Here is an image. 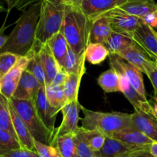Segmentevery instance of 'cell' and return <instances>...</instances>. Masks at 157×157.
Here are the masks:
<instances>
[{
    "label": "cell",
    "instance_id": "1",
    "mask_svg": "<svg viewBox=\"0 0 157 157\" xmlns=\"http://www.w3.org/2000/svg\"><path fill=\"white\" fill-rule=\"evenodd\" d=\"M41 6V1H40L23 11L0 53L10 52L24 57L35 48Z\"/></svg>",
    "mask_w": 157,
    "mask_h": 157
},
{
    "label": "cell",
    "instance_id": "2",
    "mask_svg": "<svg viewBox=\"0 0 157 157\" xmlns=\"http://www.w3.org/2000/svg\"><path fill=\"white\" fill-rule=\"evenodd\" d=\"M91 20L78 6H67L60 32L65 38L69 48L81 57L90 44Z\"/></svg>",
    "mask_w": 157,
    "mask_h": 157
},
{
    "label": "cell",
    "instance_id": "3",
    "mask_svg": "<svg viewBox=\"0 0 157 157\" xmlns=\"http://www.w3.org/2000/svg\"><path fill=\"white\" fill-rule=\"evenodd\" d=\"M66 6L60 0H41L35 45L38 51L54 35L60 32L64 21Z\"/></svg>",
    "mask_w": 157,
    "mask_h": 157
},
{
    "label": "cell",
    "instance_id": "4",
    "mask_svg": "<svg viewBox=\"0 0 157 157\" xmlns=\"http://www.w3.org/2000/svg\"><path fill=\"white\" fill-rule=\"evenodd\" d=\"M84 118L81 120V127L87 130H98L106 136L111 137L114 133L124 129L133 127L131 114L121 112L94 111L81 107Z\"/></svg>",
    "mask_w": 157,
    "mask_h": 157
},
{
    "label": "cell",
    "instance_id": "5",
    "mask_svg": "<svg viewBox=\"0 0 157 157\" xmlns=\"http://www.w3.org/2000/svg\"><path fill=\"white\" fill-rule=\"evenodd\" d=\"M10 102L23 122L25 124L34 140L51 145L54 135L45 127L35 108L34 101L31 100H17L11 98Z\"/></svg>",
    "mask_w": 157,
    "mask_h": 157
},
{
    "label": "cell",
    "instance_id": "6",
    "mask_svg": "<svg viewBox=\"0 0 157 157\" xmlns=\"http://www.w3.org/2000/svg\"><path fill=\"white\" fill-rule=\"evenodd\" d=\"M109 59L112 68L114 69L117 73L123 74L124 76H126L130 84L143 97L147 98L142 72L137 67L117 55H110Z\"/></svg>",
    "mask_w": 157,
    "mask_h": 157
},
{
    "label": "cell",
    "instance_id": "7",
    "mask_svg": "<svg viewBox=\"0 0 157 157\" xmlns=\"http://www.w3.org/2000/svg\"><path fill=\"white\" fill-rule=\"evenodd\" d=\"M82 106L80 104L79 101L76 100L75 101L66 104L61 108V113L63 115L62 122L61 125L56 129L53 140L50 146L53 147L57 138L69 133H75L78 130V121L80 117L79 113L81 110Z\"/></svg>",
    "mask_w": 157,
    "mask_h": 157
},
{
    "label": "cell",
    "instance_id": "8",
    "mask_svg": "<svg viewBox=\"0 0 157 157\" xmlns=\"http://www.w3.org/2000/svg\"><path fill=\"white\" fill-rule=\"evenodd\" d=\"M104 15L110 21L113 32L130 37L143 21L142 18L130 15L119 8L112 9Z\"/></svg>",
    "mask_w": 157,
    "mask_h": 157
},
{
    "label": "cell",
    "instance_id": "9",
    "mask_svg": "<svg viewBox=\"0 0 157 157\" xmlns=\"http://www.w3.org/2000/svg\"><path fill=\"white\" fill-rule=\"evenodd\" d=\"M29 61L30 57L29 55L21 56L16 64L0 80V92L8 100H10L13 96L21 75L26 70Z\"/></svg>",
    "mask_w": 157,
    "mask_h": 157
},
{
    "label": "cell",
    "instance_id": "10",
    "mask_svg": "<svg viewBox=\"0 0 157 157\" xmlns=\"http://www.w3.org/2000/svg\"><path fill=\"white\" fill-rule=\"evenodd\" d=\"M132 38L155 61L157 60L156 31L144 21L130 35Z\"/></svg>",
    "mask_w": 157,
    "mask_h": 157
},
{
    "label": "cell",
    "instance_id": "11",
    "mask_svg": "<svg viewBox=\"0 0 157 157\" xmlns=\"http://www.w3.org/2000/svg\"><path fill=\"white\" fill-rule=\"evenodd\" d=\"M35 108L38 112V116L41 119L45 127L50 130L52 134L55 135V124L56 121L57 114L59 110L55 107H52L46 98L45 87L41 86L38 90L37 96L34 101Z\"/></svg>",
    "mask_w": 157,
    "mask_h": 157
},
{
    "label": "cell",
    "instance_id": "12",
    "mask_svg": "<svg viewBox=\"0 0 157 157\" xmlns=\"http://www.w3.org/2000/svg\"><path fill=\"white\" fill-rule=\"evenodd\" d=\"M127 1L128 0H81L78 6L92 21L109 11L120 7Z\"/></svg>",
    "mask_w": 157,
    "mask_h": 157
},
{
    "label": "cell",
    "instance_id": "13",
    "mask_svg": "<svg viewBox=\"0 0 157 157\" xmlns=\"http://www.w3.org/2000/svg\"><path fill=\"white\" fill-rule=\"evenodd\" d=\"M150 146L130 145L114 138L106 136L104 146L100 151L97 152V157H124L138 150H150Z\"/></svg>",
    "mask_w": 157,
    "mask_h": 157
},
{
    "label": "cell",
    "instance_id": "14",
    "mask_svg": "<svg viewBox=\"0 0 157 157\" xmlns=\"http://www.w3.org/2000/svg\"><path fill=\"white\" fill-rule=\"evenodd\" d=\"M120 77V87L121 92H122L127 100L134 108L135 111L148 112V113H154L152 105L150 101L144 97H143L133 86L129 82L128 79L123 74L118 73Z\"/></svg>",
    "mask_w": 157,
    "mask_h": 157
},
{
    "label": "cell",
    "instance_id": "15",
    "mask_svg": "<svg viewBox=\"0 0 157 157\" xmlns=\"http://www.w3.org/2000/svg\"><path fill=\"white\" fill-rule=\"evenodd\" d=\"M131 119L134 128L157 142V117L154 113L137 110L132 113Z\"/></svg>",
    "mask_w": 157,
    "mask_h": 157
},
{
    "label": "cell",
    "instance_id": "16",
    "mask_svg": "<svg viewBox=\"0 0 157 157\" xmlns=\"http://www.w3.org/2000/svg\"><path fill=\"white\" fill-rule=\"evenodd\" d=\"M117 55L133 64L144 74L147 69L155 62L137 43L120 52Z\"/></svg>",
    "mask_w": 157,
    "mask_h": 157
},
{
    "label": "cell",
    "instance_id": "17",
    "mask_svg": "<svg viewBox=\"0 0 157 157\" xmlns=\"http://www.w3.org/2000/svg\"><path fill=\"white\" fill-rule=\"evenodd\" d=\"M41 87L40 83L34 78L33 75L25 70L21 75L18 87L12 98L34 101Z\"/></svg>",
    "mask_w": 157,
    "mask_h": 157
},
{
    "label": "cell",
    "instance_id": "18",
    "mask_svg": "<svg viewBox=\"0 0 157 157\" xmlns=\"http://www.w3.org/2000/svg\"><path fill=\"white\" fill-rule=\"evenodd\" d=\"M9 110H10L14 130L16 133L18 141L21 144V148L36 152L35 147V140H34L33 136H32L30 131L26 127L25 124L23 122L19 115L15 111L10 101H9Z\"/></svg>",
    "mask_w": 157,
    "mask_h": 157
},
{
    "label": "cell",
    "instance_id": "19",
    "mask_svg": "<svg viewBox=\"0 0 157 157\" xmlns=\"http://www.w3.org/2000/svg\"><path fill=\"white\" fill-rule=\"evenodd\" d=\"M86 54L84 52L82 55L79 69L75 73L68 74V78L64 84V92L66 99V104L78 100L80 85L83 76L86 72L85 67Z\"/></svg>",
    "mask_w": 157,
    "mask_h": 157
},
{
    "label": "cell",
    "instance_id": "20",
    "mask_svg": "<svg viewBox=\"0 0 157 157\" xmlns=\"http://www.w3.org/2000/svg\"><path fill=\"white\" fill-rule=\"evenodd\" d=\"M130 15L143 18L157 9V3L154 0H128L118 7Z\"/></svg>",
    "mask_w": 157,
    "mask_h": 157
},
{
    "label": "cell",
    "instance_id": "21",
    "mask_svg": "<svg viewBox=\"0 0 157 157\" xmlns=\"http://www.w3.org/2000/svg\"><path fill=\"white\" fill-rule=\"evenodd\" d=\"M112 32L113 31L108 18L104 15L98 17L91 21L90 43H101L104 44Z\"/></svg>",
    "mask_w": 157,
    "mask_h": 157
},
{
    "label": "cell",
    "instance_id": "22",
    "mask_svg": "<svg viewBox=\"0 0 157 157\" xmlns=\"http://www.w3.org/2000/svg\"><path fill=\"white\" fill-rule=\"evenodd\" d=\"M38 55L45 74L46 86L51 85L55 75L58 73L60 67L59 64L57 62L47 44H44L38 50Z\"/></svg>",
    "mask_w": 157,
    "mask_h": 157
},
{
    "label": "cell",
    "instance_id": "23",
    "mask_svg": "<svg viewBox=\"0 0 157 157\" xmlns=\"http://www.w3.org/2000/svg\"><path fill=\"white\" fill-rule=\"evenodd\" d=\"M111 137L130 145L140 146V147L150 146L153 143L151 139L134 127L124 129L121 131L114 133Z\"/></svg>",
    "mask_w": 157,
    "mask_h": 157
},
{
    "label": "cell",
    "instance_id": "24",
    "mask_svg": "<svg viewBox=\"0 0 157 157\" xmlns=\"http://www.w3.org/2000/svg\"><path fill=\"white\" fill-rule=\"evenodd\" d=\"M46 44L48 45L60 67H63L69 46L65 38L61 32L54 35Z\"/></svg>",
    "mask_w": 157,
    "mask_h": 157
},
{
    "label": "cell",
    "instance_id": "25",
    "mask_svg": "<svg viewBox=\"0 0 157 157\" xmlns=\"http://www.w3.org/2000/svg\"><path fill=\"white\" fill-rule=\"evenodd\" d=\"M136 43V41L128 35L112 32L104 43V45L107 47L110 55H117Z\"/></svg>",
    "mask_w": 157,
    "mask_h": 157
},
{
    "label": "cell",
    "instance_id": "26",
    "mask_svg": "<svg viewBox=\"0 0 157 157\" xmlns=\"http://www.w3.org/2000/svg\"><path fill=\"white\" fill-rule=\"evenodd\" d=\"M28 55L30 57V61L26 67V71L33 75L34 78L40 83L42 87H46L45 74L38 55V51L34 48L29 52V54H28Z\"/></svg>",
    "mask_w": 157,
    "mask_h": 157
},
{
    "label": "cell",
    "instance_id": "27",
    "mask_svg": "<svg viewBox=\"0 0 157 157\" xmlns=\"http://www.w3.org/2000/svg\"><path fill=\"white\" fill-rule=\"evenodd\" d=\"M100 87L107 93L121 92L120 77L113 68H110L103 72L98 79Z\"/></svg>",
    "mask_w": 157,
    "mask_h": 157
},
{
    "label": "cell",
    "instance_id": "28",
    "mask_svg": "<svg viewBox=\"0 0 157 157\" xmlns=\"http://www.w3.org/2000/svg\"><path fill=\"white\" fill-rule=\"evenodd\" d=\"M76 133H78L95 152L100 151L105 143L106 136L98 130H87L83 127H79Z\"/></svg>",
    "mask_w": 157,
    "mask_h": 157
},
{
    "label": "cell",
    "instance_id": "29",
    "mask_svg": "<svg viewBox=\"0 0 157 157\" xmlns=\"http://www.w3.org/2000/svg\"><path fill=\"white\" fill-rule=\"evenodd\" d=\"M53 147H56L61 157H78L75 133H69L57 138Z\"/></svg>",
    "mask_w": 157,
    "mask_h": 157
},
{
    "label": "cell",
    "instance_id": "30",
    "mask_svg": "<svg viewBox=\"0 0 157 157\" xmlns=\"http://www.w3.org/2000/svg\"><path fill=\"white\" fill-rule=\"evenodd\" d=\"M86 61L91 64H99L110 55V52L104 44L90 43L85 50Z\"/></svg>",
    "mask_w": 157,
    "mask_h": 157
},
{
    "label": "cell",
    "instance_id": "31",
    "mask_svg": "<svg viewBox=\"0 0 157 157\" xmlns=\"http://www.w3.org/2000/svg\"><path fill=\"white\" fill-rule=\"evenodd\" d=\"M0 130L9 132L18 139L11 117L9 110V100H8L2 93H0Z\"/></svg>",
    "mask_w": 157,
    "mask_h": 157
},
{
    "label": "cell",
    "instance_id": "32",
    "mask_svg": "<svg viewBox=\"0 0 157 157\" xmlns=\"http://www.w3.org/2000/svg\"><path fill=\"white\" fill-rule=\"evenodd\" d=\"M45 94L48 101L51 106L61 111V108L66 104L64 87L52 84L46 86Z\"/></svg>",
    "mask_w": 157,
    "mask_h": 157
},
{
    "label": "cell",
    "instance_id": "33",
    "mask_svg": "<svg viewBox=\"0 0 157 157\" xmlns=\"http://www.w3.org/2000/svg\"><path fill=\"white\" fill-rule=\"evenodd\" d=\"M21 148V144L16 137L6 130H0V155Z\"/></svg>",
    "mask_w": 157,
    "mask_h": 157
},
{
    "label": "cell",
    "instance_id": "34",
    "mask_svg": "<svg viewBox=\"0 0 157 157\" xmlns=\"http://www.w3.org/2000/svg\"><path fill=\"white\" fill-rule=\"evenodd\" d=\"M20 57L10 52L0 53V80L16 64Z\"/></svg>",
    "mask_w": 157,
    "mask_h": 157
},
{
    "label": "cell",
    "instance_id": "35",
    "mask_svg": "<svg viewBox=\"0 0 157 157\" xmlns=\"http://www.w3.org/2000/svg\"><path fill=\"white\" fill-rule=\"evenodd\" d=\"M82 55L78 57L71 49L69 48L67 51V54L66 55L65 60H64V66L63 68L66 71L68 74L75 73L79 69L80 64H81Z\"/></svg>",
    "mask_w": 157,
    "mask_h": 157
},
{
    "label": "cell",
    "instance_id": "36",
    "mask_svg": "<svg viewBox=\"0 0 157 157\" xmlns=\"http://www.w3.org/2000/svg\"><path fill=\"white\" fill-rule=\"evenodd\" d=\"M76 144L77 156L78 157H97V152L94 151L91 147L83 140L78 133H75Z\"/></svg>",
    "mask_w": 157,
    "mask_h": 157
},
{
    "label": "cell",
    "instance_id": "37",
    "mask_svg": "<svg viewBox=\"0 0 157 157\" xmlns=\"http://www.w3.org/2000/svg\"><path fill=\"white\" fill-rule=\"evenodd\" d=\"M35 147L39 157H61L56 147L35 140Z\"/></svg>",
    "mask_w": 157,
    "mask_h": 157
},
{
    "label": "cell",
    "instance_id": "38",
    "mask_svg": "<svg viewBox=\"0 0 157 157\" xmlns=\"http://www.w3.org/2000/svg\"><path fill=\"white\" fill-rule=\"evenodd\" d=\"M7 4V12L15 9L18 11H25L26 8L29 7L35 3L41 0H4Z\"/></svg>",
    "mask_w": 157,
    "mask_h": 157
},
{
    "label": "cell",
    "instance_id": "39",
    "mask_svg": "<svg viewBox=\"0 0 157 157\" xmlns=\"http://www.w3.org/2000/svg\"><path fill=\"white\" fill-rule=\"evenodd\" d=\"M145 74L147 75L153 88H154L155 95L157 96V67L155 62L147 69Z\"/></svg>",
    "mask_w": 157,
    "mask_h": 157
},
{
    "label": "cell",
    "instance_id": "40",
    "mask_svg": "<svg viewBox=\"0 0 157 157\" xmlns=\"http://www.w3.org/2000/svg\"><path fill=\"white\" fill-rule=\"evenodd\" d=\"M67 78H68V73L63 67H60L58 73L52 81V84L56 86H64Z\"/></svg>",
    "mask_w": 157,
    "mask_h": 157
},
{
    "label": "cell",
    "instance_id": "41",
    "mask_svg": "<svg viewBox=\"0 0 157 157\" xmlns=\"http://www.w3.org/2000/svg\"><path fill=\"white\" fill-rule=\"evenodd\" d=\"M144 22L150 25L153 29H157V13L156 12L149 14L142 18Z\"/></svg>",
    "mask_w": 157,
    "mask_h": 157
},
{
    "label": "cell",
    "instance_id": "42",
    "mask_svg": "<svg viewBox=\"0 0 157 157\" xmlns=\"http://www.w3.org/2000/svg\"><path fill=\"white\" fill-rule=\"evenodd\" d=\"M124 157H154L150 153V150H142L130 153Z\"/></svg>",
    "mask_w": 157,
    "mask_h": 157
},
{
    "label": "cell",
    "instance_id": "43",
    "mask_svg": "<svg viewBox=\"0 0 157 157\" xmlns=\"http://www.w3.org/2000/svg\"><path fill=\"white\" fill-rule=\"evenodd\" d=\"M6 29H7V27L6 26V21H5L2 26L0 28V50L4 47L6 43L7 42L9 35H5V30H6Z\"/></svg>",
    "mask_w": 157,
    "mask_h": 157
},
{
    "label": "cell",
    "instance_id": "44",
    "mask_svg": "<svg viewBox=\"0 0 157 157\" xmlns=\"http://www.w3.org/2000/svg\"><path fill=\"white\" fill-rule=\"evenodd\" d=\"M150 152L154 157H157V142H153L150 145Z\"/></svg>",
    "mask_w": 157,
    "mask_h": 157
},
{
    "label": "cell",
    "instance_id": "45",
    "mask_svg": "<svg viewBox=\"0 0 157 157\" xmlns=\"http://www.w3.org/2000/svg\"><path fill=\"white\" fill-rule=\"evenodd\" d=\"M66 6H78L81 0H60Z\"/></svg>",
    "mask_w": 157,
    "mask_h": 157
},
{
    "label": "cell",
    "instance_id": "46",
    "mask_svg": "<svg viewBox=\"0 0 157 157\" xmlns=\"http://www.w3.org/2000/svg\"><path fill=\"white\" fill-rule=\"evenodd\" d=\"M153 101H154V102H153V106H152V107H153L154 113L157 117V96L156 95H155L154 98H153Z\"/></svg>",
    "mask_w": 157,
    "mask_h": 157
},
{
    "label": "cell",
    "instance_id": "47",
    "mask_svg": "<svg viewBox=\"0 0 157 157\" xmlns=\"http://www.w3.org/2000/svg\"><path fill=\"white\" fill-rule=\"evenodd\" d=\"M6 11H7V10H6V9H5V8L3 7L2 6V4H1V3H0V12H6Z\"/></svg>",
    "mask_w": 157,
    "mask_h": 157
},
{
    "label": "cell",
    "instance_id": "48",
    "mask_svg": "<svg viewBox=\"0 0 157 157\" xmlns=\"http://www.w3.org/2000/svg\"><path fill=\"white\" fill-rule=\"evenodd\" d=\"M155 64H156V67H157V60H156V61H155Z\"/></svg>",
    "mask_w": 157,
    "mask_h": 157
},
{
    "label": "cell",
    "instance_id": "49",
    "mask_svg": "<svg viewBox=\"0 0 157 157\" xmlns=\"http://www.w3.org/2000/svg\"><path fill=\"white\" fill-rule=\"evenodd\" d=\"M156 13H157V9H156Z\"/></svg>",
    "mask_w": 157,
    "mask_h": 157
},
{
    "label": "cell",
    "instance_id": "50",
    "mask_svg": "<svg viewBox=\"0 0 157 157\" xmlns=\"http://www.w3.org/2000/svg\"><path fill=\"white\" fill-rule=\"evenodd\" d=\"M156 37H157V32H156Z\"/></svg>",
    "mask_w": 157,
    "mask_h": 157
},
{
    "label": "cell",
    "instance_id": "51",
    "mask_svg": "<svg viewBox=\"0 0 157 157\" xmlns=\"http://www.w3.org/2000/svg\"><path fill=\"white\" fill-rule=\"evenodd\" d=\"M0 93H1V92H0Z\"/></svg>",
    "mask_w": 157,
    "mask_h": 157
}]
</instances>
